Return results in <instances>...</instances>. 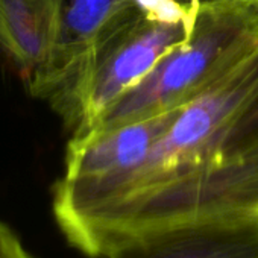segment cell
<instances>
[{"label": "cell", "mask_w": 258, "mask_h": 258, "mask_svg": "<svg viewBox=\"0 0 258 258\" xmlns=\"http://www.w3.org/2000/svg\"><path fill=\"white\" fill-rule=\"evenodd\" d=\"M52 207L90 258L160 228L258 219V44L179 106L139 163L97 184L53 187Z\"/></svg>", "instance_id": "1"}, {"label": "cell", "mask_w": 258, "mask_h": 258, "mask_svg": "<svg viewBox=\"0 0 258 258\" xmlns=\"http://www.w3.org/2000/svg\"><path fill=\"white\" fill-rule=\"evenodd\" d=\"M256 44L258 7L235 0H202L188 40L123 93L90 131H108L182 106Z\"/></svg>", "instance_id": "2"}, {"label": "cell", "mask_w": 258, "mask_h": 258, "mask_svg": "<svg viewBox=\"0 0 258 258\" xmlns=\"http://www.w3.org/2000/svg\"><path fill=\"white\" fill-rule=\"evenodd\" d=\"M193 28L154 22L140 13L103 37L72 69L40 85L32 96L49 102L72 136L84 134L164 55L188 40Z\"/></svg>", "instance_id": "3"}, {"label": "cell", "mask_w": 258, "mask_h": 258, "mask_svg": "<svg viewBox=\"0 0 258 258\" xmlns=\"http://www.w3.org/2000/svg\"><path fill=\"white\" fill-rule=\"evenodd\" d=\"M106 258H258V219H217L154 229Z\"/></svg>", "instance_id": "4"}, {"label": "cell", "mask_w": 258, "mask_h": 258, "mask_svg": "<svg viewBox=\"0 0 258 258\" xmlns=\"http://www.w3.org/2000/svg\"><path fill=\"white\" fill-rule=\"evenodd\" d=\"M64 0H0V56L28 87L59 43Z\"/></svg>", "instance_id": "5"}, {"label": "cell", "mask_w": 258, "mask_h": 258, "mask_svg": "<svg viewBox=\"0 0 258 258\" xmlns=\"http://www.w3.org/2000/svg\"><path fill=\"white\" fill-rule=\"evenodd\" d=\"M140 10L134 0H72L64 11L59 43L50 64L26 88L40 85L72 69L103 37L133 20Z\"/></svg>", "instance_id": "6"}, {"label": "cell", "mask_w": 258, "mask_h": 258, "mask_svg": "<svg viewBox=\"0 0 258 258\" xmlns=\"http://www.w3.org/2000/svg\"><path fill=\"white\" fill-rule=\"evenodd\" d=\"M202 0H134L140 13L154 22L195 25Z\"/></svg>", "instance_id": "7"}, {"label": "cell", "mask_w": 258, "mask_h": 258, "mask_svg": "<svg viewBox=\"0 0 258 258\" xmlns=\"http://www.w3.org/2000/svg\"><path fill=\"white\" fill-rule=\"evenodd\" d=\"M0 258H35L26 250L20 237L0 220Z\"/></svg>", "instance_id": "8"}, {"label": "cell", "mask_w": 258, "mask_h": 258, "mask_svg": "<svg viewBox=\"0 0 258 258\" xmlns=\"http://www.w3.org/2000/svg\"><path fill=\"white\" fill-rule=\"evenodd\" d=\"M235 2H243V4H250L253 7H258V0H235Z\"/></svg>", "instance_id": "9"}]
</instances>
